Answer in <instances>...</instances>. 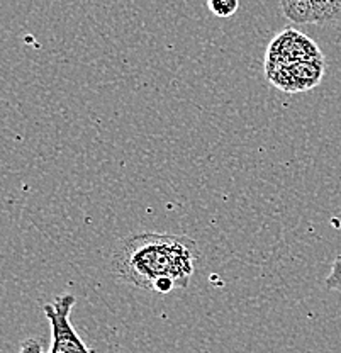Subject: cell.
Wrapping results in <instances>:
<instances>
[{"mask_svg": "<svg viewBox=\"0 0 341 353\" xmlns=\"http://www.w3.org/2000/svg\"><path fill=\"white\" fill-rule=\"evenodd\" d=\"M199 260L197 243L187 236L139 233L126 238L112 255V272L121 282L153 290L161 279L189 285Z\"/></svg>", "mask_w": 341, "mask_h": 353, "instance_id": "6da1fadb", "label": "cell"}, {"mask_svg": "<svg viewBox=\"0 0 341 353\" xmlns=\"http://www.w3.org/2000/svg\"><path fill=\"white\" fill-rule=\"evenodd\" d=\"M76 299L73 294H61L51 304H45L48 321L51 326V347L48 353H94L73 328L70 316Z\"/></svg>", "mask_w": 341, "mask_h": 353, "instance_id": "7a4b0ae2", "label": "cell"}, {"mask_svg": "<svg viewBox=\"0 0 341 353\" xmlns=\"http://www.w3.org/2000/svg\"><path fill=\"white\" fill-rule=\"evenodd\" d=\"M318 58H324L318 44L304 32L297 31L294 28H287L278 32L267 48L265 75L282 68V66L304 60H318Z\"/></svg>", "mask_w": 341, "mask_h": 353, "instance_id": "3957f363", "label": "cell"}, {"mask_svg": "<svg viewBox=\"0 0 341 353\" xmlns=\"http://www.w3.org/2000/svg\"><path fill=\"white\" fill-rule=\"evenodd\" d=\"M324 73V58H318V60H304L287 66H282V68L275 70V72L269 73L265 77L275 88H278V90L285 92L289 95H294L313 90L314 87H318L321 83Z\"/></svg>", "mask_w": 341, "mask_h": 353, "instance_id": "277c9868", "label": "cell"}, {"mask_svg": "<svg viewBox=\"0 0 341 353\" xmlns=\"http://www.w3.org/2000/svg\"><path fill=\"white\" fill-rule=\"evenodd\" d=\"M284 16L294 24H329L341 19V0H280Z\"/></svg>", "mask_w": 341, "mask_h": 353, "instance_id": "5b68a950", "label": "cell"}, {"mask_svg": "<svg viewBox=\"0 0 341 353\" xmlns=\"http://www.w3.org/2000/svg\"><path fill=\"white\" fill-rule=\"evenodd\" d=\"M207 7L216 17H231L236 14L240 0H207Z\"/></svg>", "mask_w": 341, "mask_h": 353, "instance_id": "8992f818", "label": "cell"}, {"mask_svg": "<svg viewBox=\"0 0 341 353\" xmlns=\"http://www.w3.org/2000/svg\"><path fill=\"white\" fill-rule=\"evenodd\" d=\"M324 284L329 290H341V255L336 256L335 262H333L331 272L326 277Z\"/></svg>", "mask_w": 341, "mask_h": 353, "instance_id": "52a82bcc", "label": "cell"}, {"mask_svg": "<svg viewBox=\"0 0 341 353\" xmlns=\"http://www.w3.org/2000/svg\"><path fill=\"white\" fill-rule=\"evenodd\" d=\"M19 353H45V352H43V345L39 343V340H36V338H28V340H24L23 345H21Z\"/></svg>", "mask_w": 341, "mask_h": 353, "instance_id": "ba28073f", "label": "cell"}]
</instances>
